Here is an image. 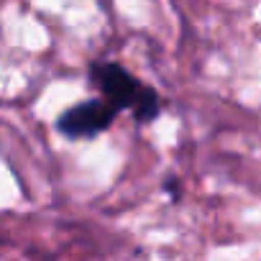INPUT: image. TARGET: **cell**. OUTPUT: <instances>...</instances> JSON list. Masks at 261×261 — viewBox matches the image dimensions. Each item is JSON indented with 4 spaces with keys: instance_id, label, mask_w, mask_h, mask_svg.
I'll list each match as a JSON object with an SVG mask.
<instances>
[{
    "instance_id": "277c9868",
    "label": "cell",
    "mask_w": 261,
    "mask_h": 261,
    "mask_svg": "<svg viewBox=\"0 0 261 261\" xmlns=\"http://www.w3.org/2000/svg\"><path fill=\"white\" fill-rule=\"evenodd\" d=\"M162 190H164L172 200H179V195H182V187H179V179H177V177H169V179L162 185Z\"/></svg>"
},
{
    "instance_id": "7a4b0ae2",
    "label": "cell",
    "mask_w": 261,
    "mask_h": 261,
    "mask_svg": "<svg viewBox=\"0 0 261 261\" xmlns=\"http://www.w3.org/2000/svg\"><path fill=\"white\" fill-rule=\"evenodd\" d=\"M90 80L102 92V100L110 102L118 113L123 108H134L141 90H144V85L134 74L115 62H92L90 64Z\"/></svg>"
},
{
    "instance_id": "3957f363",
    "label": "cell",
    "mask_w": 261,
    "mask_h": 261,
    "mask_svg": "<svg viewBox=\"0 0 261 261\" xmlns=\"http://www.w3.org/2000/svg\"><path fill=\"white\" fill-rule=\"evenodd\" d=\"M130 110H134V118H136L139 123H149V120H154V118L162 113V100H159L156 90L149 87V85H144V90H141L136 105L130 108Z\"/></svg>"
},
{
    "instance_id": "6da1fadb",
    "label": "cell",
    "mask_w": 261,
    "mask_h": 261,
    "mask_svg": "<svg viewBox=\"0 0 261 261\" xmlns=\"http://www.w3.org/2000/svg\"><path fill=\"white\" fill-rule=\"evenodd\" d=\"M115 115L118 110L110 102H105L102 97H92L67 108L57 118V130L67 139H92L113 125Z\"/></svg>"
}]
</instances>
